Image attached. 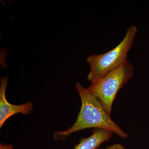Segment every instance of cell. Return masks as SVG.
<instances>
[{
  "label": "cell",
  "instance_id": "6da1fadb",
  "mask_svg": "<svg viewBox=\"0 0 149 149\" xmlns=\"http://www.w3.org/2000/svg\"><path fill=\"white\" fill-rule=\"evenodd\" d=\"M75 87L81 100L80 111L71 127L64 131L54 132L55 141H64L72 133L90 128L109 130L121 139L128 138V134L112 120L97 97L89 93L79 82L76 83Z\"/></svg>",
  "mask_w": 149,
  "mask_h": 149
},
{
  "label": "cell",
  "instance_id": "7a4b0ae2",
  "mask_svg": "<svg viewBox=\"0 0 149 149\" xmlns=\"http://www.w3.org/2000/svg\"><path fill=\"white\" fill-rule=\"evenodd\" d=\"M138 29L130 25L120 44L111 50L101 54H93L87 58L91 70L88 80L94 83L128 61V54L134 43Z\"/></svg>",
  "mask_w": 149,
  "mask_h": 149
},
{
  "label": "cell",
  "instance_id": "3957f363",
  "mask_svg": "<svg viewBox=\"0 0 149 149\" xmlns=\"http://www.w3.org/2000/svg\"><path fill=\"white\" fill-rule=\"evenodd\" d=\"M134 68L128 61L116 69L91 83L87 91L95 96L111 116L113 103L118 91L133 77Z\"/></svg>",
  "mask_w": 149,
  "mask_h": 149
},
{
  "label": "cell",
  "instance_id": "277c9868",
  "mask_svg": "<svg viewBox=\"0 0 149 149\" xmlns=\"http://www.w3.org/2000/svg\"><path fill=\"white\" fill-rule=\"evenodd\" d=\"M8 83L7 76L2 77L0 87V128L11 116L21 113L27 115L33 110V104L31 102L20 105H14L10 103L6 98V93Z\"/></svg>",
  "mask_w": 149,
  "mask_h": 149
},
{
  "label": "cell",
  "instance_id": "5b68a950",
  "mask_svg": "<svg viewBox=\"0 0 149 149\" xmlns=\"http://www.w3.org/2000/svg\"><path fill=\"white\" fill-rule=\"evenodd\" d=\"M113 134L109 130L95 128L93 134L88 138H82L74 149H97L102 144L109 141Z\"/></svg>",
  "mask_w": 149,
  "mask_h": 149
},
{
  "label": "cell",
  "instance_id": "8992f818",
  "mask_svg": "<svg viewBox=\"0 0 149 149\" xmlns=\"http://www.w3.org/2000/svg\"><path fill=\"white\" fill-rule=\"evenodd\" d=\"M105 149H125L123 145L119 143L114 144L107 147Z\"/></svg>",
  "mask_w": 149,
  "mask_h": 149
},
{
  "label": "cell",
  "instance_id": "52a82bcc",
  "mask_svg": "<svg viewBox=\"0 0 149 149\" xmlns=\"http://www.w3.org/2000/svg\"><path fill=\"white\" fill-rule=\"evenodd\" d=\"M13 147L12 145L10 144H0V149H13Z\"/></svg>",
  "mask_w": 149,
  "mask_h": 149
},
{
  "label": "cell",
  "instance_id": "ba28073f",
  "mask_svg": "<svg viewBox=\"0 0 149 149\" xmlns=\"http://www.w3.org/2000/svg\"><path fill=\"white\" fill-rule=\"evenodd\" d=\"M97 149H102V148H100H100H98Z\"/></svg>",
  "mask_w": 149,
  "mask_h": 149
}]
</instances>
